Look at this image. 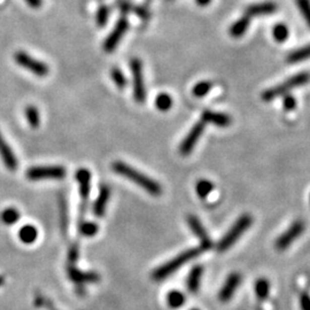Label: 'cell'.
<instances>
[{"label": "cell", "mask_w": 310, "mask_h": 310, "mask_svg": "<svg viewBox=\"0 0 310 310\" xmlns=\"http://www.w3.org/2000/svg\"><path fill=\"white\" fill-rule=\"evenodd\" d=\"M111 169L118 173L119 176L124 177V178L131 180L132 183L138 185L139 188L145 190L148 194L153 197H159L162 194V186H161L158 181L150 178V177L145 175V173L136 170L131 165L122 162V161H116L111 164Z\"/></svg>", "instance_id": "cell-1"}, {"label": "cell", "mask_w": 310, "mask_h": 310, "mask_svg": "<svg viewBox=\"0 0 310 310\" xmlns=\"http://www.w3.org/2000/svg\"><path fill=\"white\" fill-rule=\"evenodd\" d=\"M201 247H194L191 250H188L183 252V253L177 255L175 259L170 260V261L164 263L163 266L159 267L158 269H155L152 274V278L154 280H163L165 278H168L169 276L172 275L173 272H176L178 269L184 266L185 263H188L191 260L196 259L197 256H199L201 254Z\"/></svg>", "instance_id": "cell-2"}, {"label": "cell", "mask_w": 310, "mask_h": 310, "mask_svg": "<svg viewBox=\"0 0 310 310\" xmlns=\"http://www.w3.org/2000/svg\"><path fill=\"white\" fill-rule=\"evenodd\" d=\"M310 81V74L309 73H300L296 74L291 78H288V80L285 81L282 84L274 86V88L269 89L267 91H264L262 93V99L264 101H271L274 100V99L278 98L280 96H284V94H286L289 91L299 88V86L305 85L307 83H309Z\"/></svg>", "instance_id": "cell-3"}, {"label": "cell", "mask_w": 310, "mask_h": 310, "mask_svg": "<svg viewBox=\"0 0 310 310\" xmlns=\"http://www.w3.org/2000/svg\"><path fill=\"white\" fill-rule=\"evenodd\" d=\"M252 222H253V218L248 214L242 215L241 217H239L237 222L231 226V229L227 231L226 234L221 239L220 242L217 243V251L225 252L229 250L231 246L234 245V243L238 241V239L248 230V227L252 225Z\"/></svg>", "instance_id": "cell-4"}, {"label": "cell", "mask_w": 310, "mask_h": 310, "mask_svg": "<svg viewBox=\"0 0 310 310\" xmlns=\"http://www.w3.org/2000/svg\"><path fill=\"white\" fill-rule=\"evenodd\" d=\"M130 70L134 81V98L138 103H144L146 100V88H145L143 62L138 57H134L130 61Z\"/></svg>", "instance_id": "cell-5"}, {"label": "cell", "mask_w": 310, "mask_h": 310, "mask_svg": "<svg viewBox=\"0 0 310 310\" xmlns=\"http://www.w3.org/2000/svg\"><path fill=\"white\" fill-rule=\"evenodd\" d=\"M14 60L16 61L20 67L29 70V72L34 74V75L38 77H45L48 75L49 68L45 62L40 61L38 59H35L34 56L28 54L27 52L18 51L14 54Z\"/></svg>", "instance_id": "cell-6"}, {"label": "cell", "mask_w": 310, "mask_h": 310, "mask_svg": "<svg viewBox=\"0 0 310 310\" xmlns=\"http://www.w3.org/2000/svg\"><path fill=\"white\" fill-rule=\"evenodd\" d=\"M67 175L66 168L61 165H47V167H34L27 171V177L30 180L44 179H64Z\"/></svg>", "instance_id": "cell-7"}, {"label": "cell", "mask_w": 310, "mask_h": 310, "mask_svg": "<svg viewBox=\"0 0 310 310\" xmlns=\"http://www.w3.org/2000/svg\"><path fill=\"white\" fill-rule=\"evenodd\" d=\"M128 28H129V21H128L126 16H122L117 21L116 24H115L114 29L111 30L106 40L103 41V51L107 53L113 52L117 47L119 41L122 40V37L126 35Z\"/></svg>", "instance_id": "cell-8"}, {"label": "cell", "mask_w": 310, "mask_h": 310, "mask_svg": "<svg viewBox=\"0 0 310 310\" xmlns=\"http://www.w3.org/2000/svg\"><path fill=\"white\" fill-rule=\"evenodd\" d=\"M303 231L304 223L302 221H295L282 235H279L275 243L276 248L278 251L287 250V248L303 233Z\"/></svg>", "instance_id": "cell-9"}, {"label": "cell", "mask_w": 310, "mask_h": 310, "mask_svg": "<svg viewBox=\"0 0 310 310\" xmlns=\"http://www.w3.org/2000/svg\"><path fill=\"white\" fill-rule=\"evenodd\" d=\"M205 129V122H199L194 124L191 131L186 135V137L183 139V142L179 145V153L181 155H189L196 147L197 143L199 142L202 132Z\"/></svg>", "instance_id": "cell-10"}, {"label": "cell", "mask_w": 310, "mask_h": 310, "mask_svg": "<svg viewBox=\"0 0 310 310\" xmlns=\"http://www.w3.org/2000/svg\"><path fill=\"white\" fill-rule=\"evenodd\" d=\"M188 224L191 227L192 232L197 235L198 239L200 240V247L201 250H209L212 247V240H210L208 233H207V230L205 229V226L202 225V223L200 220L193 215H190L188 216Z\"/></svg>", "instance_id": "cell-11"}, {"label": "cell", "mask_w": 310, "mask_h": 310, "mask_svg": "<svg viewBox=\"0 0 310 310\" xmlns=\"http://www.w3.org/2000/svg\"><path fill=\"white\" fill-rule=\"evenodd\" d=\"M241 282V276L234 272V274H231L227 277L224 285H223L220 294H218V299H220L222 302H227L231 297L233 296V294L237 291V288L239 287Z\"/></svg>", "instance_id": "cell-12"}, {"label": "cell", "mask_w": 310, "mask_h": 310, "mask_svg": "<svg viewBox=\"0 0 310 310\" xmlns=\"http://www.w3.org/2000/svg\"><path fill=\"white\" fill-rule=\"evenodd\" d=\"M0 158L8 170L15 171L18 169V159H16L14 152L12 151L5 138L3 137L2 132H0Z\"/></svg>", "instance_id": "cell-13"}, {"label": "cell", "mask_w": 310, "mask_h": 310, "mask_svg": "<svg viewBox=\"0 0 310 310\" xmlns=\"http://www.w3.org/2000/svg\"><path fill=\"white\" fill-rule=\"evenodd\" d=\"M69 278L76 284H85V283H96L99 282V275L94 272H83L78 270L77 268L70 266L68 268Z\"/></svg>", "instance_id": "cell-14"}, {"label": "cell", "mask_w": 310, "mask_h": 310, "mask_svg": "<svg viewBox=\"0 0 310 310\" xmlns=\"http://www.w3.org/2000/svg\"><path fill=\"white\" fill-rule=\"evenodd\" d=\"M277 11V4L272 2H264L259 4H253L246 8V15L250 18L260 15L274 14Z\"/></svg>", "instance_id": "cell-15"}, {"label": "cell", "mask_w": 310, "mask_h": 310, "mask_svg": "<svg viewBox=\"0 0 310 310\" xmlns=\"http://www.w3.org/2000/svg\"><path fill=\"white\" fill-rule=\"evenodd\" d=\"M76 180L80 185V193L83 200V204H86L90 196V189H91V172L86 169H80L76 172Z\"/></svg>", "instance_id": "cell-16"}, {"label": "cell", "mask_w": 310, "mask_h": 310, "mask_svg": "<svg viewBox=\"0 0 310 310\" xmlns=\"http://www.w3.org/2000/svg\"><path fill=\"white\" fill-rule=\"evenodd\" d=\"M109 198H110V189L106 185L101 186L99 196L93 205V214L96 215L97 217H102L103 215H105Z\"/></svg>", "instance_id": "cell-17"}, {"label": "cell", "mask_w": 310, "mask_h": 310, "mask_svg": "<svg viewBox=\"0 0 310 310\" xmlns=\"http://www.w3.org/2000/svg\"><path fill=\"white\" fill-rule=\"evenodd\" d=\"M202 122L212 123L214 126L224 128L229 127L231 124V117L229 115L223 114V113H215L212 110H205L201 115Z\"/></svg>", "instance_id": "cell-18"}, {"label": "cell", "mask_w": 310, "mask_h": 310, "mask_svg": "<svg viewBox=\"0 0 310 310\" xmlns=\"http://www.w3.org/2000/svg\"><path fill=\"white\" fill-rule=\"evenodd\" d=\"M202 272H204V269H202L201 266L194 267L192 270L190 271L186 285H188V289L191 293H196L199 291Z\"/></svg>", "instance_id": "cell-19"}, {"label": "cell", "mask_w": 310, "mask_h": 310, "mask_svg": "<svg viewBox=\"0 0 310 310\" xmlns=\"http://www.w3.org/2000/svg\"><path fill=\"white\" fill-rule=\"evenodd\" d=\"M251 18L250 16H242V18L239 19L237 22H234L232 26L230 28V35L234 37V38H239L242 35L246 34L248 27H250Z\"/></svg>", "instance_id": "cell-20"}, {"label": "cell", "mask_w": 310, "mask_h": 310, "mask_svg": "<svg viewBox=\"0 0 310 310\" xmlns=\"http://www.w3.org/2000/svg\"><path fill=\"white\" fill-rule=\"evenodd\" d=\"M37 237H38V231L32 225H24L19 231L20 240L23 243H27V245L35 242Z\"/></svg>", "instance_id": "cell-21"}, {"label": "cell", "mask_w": 310, "mask_h": 310, "mask_svg": "<svg viewBox=\"0 0 310 310\" xmlns=\"http://www.w3.org/2000/svg\"><path fill=\"white\" fill-rule=\"evenodd\" d=\"M185 302V296L181 292L179 291H171L168 293L167 295V303L170 308L177 309L183 307V304Z\"/></svg>", "instance_id": "cell-22"}, {"label": "cell", "mask_w": 310, "mask_h": 310, "mask_svg": "<svg viewBox=\"0 0 310 310\" xmlns=\"http://www.w3.org/2000/svg\"><path fill=\"white\" fill-rule=\"evenodd\" d=\"M307 59H310V45H307V46L292 52L291 54L288 55L287 61L291 62V64H295V62H300Z\"/></svg>", "instance_id": "cell-23"}, {"label": "cell", "mask_w": 310, "mask_h": 310, "mask_svg": "<svg viewBox=\"0 0 310 310\" xmlns=\"http://www.w3.org/2000/svg\"><path fill=\"white\" fill-rule=\"evenodd\" d=\"M26 117L31 128H38L40 124L39 111L35 106H28L26 108Z\"/></svg>", "instance_id": "cell-24"}, {"label": "cell", "mask_w": 310, "mask_h": 310, "mask_svg": "<svg viewBox=\"0 0 310 310\" xmlns=\"http://www.w3.org/2000/svg\"><path fill=\"white\" fill-rule=\"evenodd\" d=\"M155 106L161 111H168L172 107V98L168 93H160L155 99Z\"/></svg>", "instance_id": "cell-25"}, {"label": "cell", "mask_w": 310, "mask_h": 310, "mask_svg": "<svg viewBox=\"0 0 310 310\" xmlns=\"http://www.w3.org/2000/svg\"><path fill=\"white\" fill-rule=\"evenodd\" d=\"M213 189H214L213 183L207 179H200L196 185V191L198 193V196L202 198V199L208 197L210 192L213 191Z\"/></svg>", "instance_id": "cell-26"}, {"label": "cell", "mask_w": 310, "mask_h": 310, "mask_svg": "<svg viewBox=\"0 0 310 310\" xmlns=\"http://www.w3.org/2000/svg\"><path fill=\"white\" fill-rule=\"evenodd\" d=\"M110 77H111V80H113L114 84L116 85L118 89L122 90L124 88H127L128 80H127V77L124 76V74H123L122 70L119 69V68L114 67L113 69H111Z\"/></svg>", "instance_id": "cell-27"}, {"label": "cell", "mask_w": 310, "mask_h": 310, "mask_svg": "<svg viewBox=\"0 0 310 310\" xmlns=\"http://www.w3.org/2000/svg\"><path fill=\"white\" fill-rule=\"evenodd\" d=\"M20 218V213L15 208H7L2 213V221L7 225H13Z\"/></svg>", "instance_id": "cell-28"}, {"label": "cell", "mask_w": 310, "mask_h": 310, "mask_svg": "<svg viewBox=\"0 0 310 310\" xmlns=\"http://www.w3.org/2000/svg\"><path fill=\"white\" fill-rule=\"evenodd\" d=\"M269 289H270V285L267 279H259L255 284V293L256 296L259 297L260 300L267 299L269 295Z\"/></svg>", "instance_id": "cell-29"}, {"label": "cell", "mask_w": 310, "mask_h": 310, "mask_svg": "<svg viewBox=\"0 0 310 310\" xmlns=\"http://www.w3.org/2000/svg\"><path fill=\"white\" fill-rule=\"evenodd\" d=\"M213 88L212 82H200L193 88V96L197 98H202L207 96L210 92V90Z\"/></svg>", "instance_id": "cell-30"}, {"label": "cell", "mask_w": 310, "mask_h": 310, "mask_svg": "<svg viewBox=\"0 0 310 310\" xmlns=\"http://www.w3.org/2000/svg\"><path fill=\"white\" fill-rule=\"evenodd\" d=\"M272 34H274V37L277 41L283 43V41H285L288 38L289 31H288V28L285 26V24L278 23L275 26L274 30H272Z\"/></svg>", "instance_id": "cell-31"}, {"label": "cell", "mask_w": 310, "mask_h": 310, "mask_svg": "<svg viewBox=\"0 0 310 310\" xmlns=\"http://www.w3.org/2000/svg\"><path fill=\"white\" fill-rule=\"evenodd\" d=\"M108 18H109V8H108V6L101 5L100 7L98 8L97 14H96L97 24L100 28H102L103 26H106L107 22H108Z\"/></svg>", "instance_id": "cell-32"}, {"label": "cell", "mask_w": 310, "mask_h": 310, "mask_svg": "<svg viewBox=\"0 0 310 310\" xmlns=\"http://www.w3.org/2000/svg\"><path fill=\"white\" fill-rule=\"evenodd\" d=\"M98 225L93 222H82L80 226L81 233L84 237H93L98 233Z\"/></svg>", "instance_id": "cell-33"}, {"label": "cell", "mask_w": 310, "mask_h": 310, "mask_svg": "<svg viewBox=\"0 0 310 310\" xmlns=\"http://www.w3.org/2000/svg\"><path fill=\"white\" fill-rule=\"evenodd\" d=\"M296 6L310 27V0H296Z\"/></svg>", "instance_id": "cell-34"}, {"label": "cell", "mask_w": 310, "mask_h": 310, "mask_svg": "<svg viewBox=\"0 0 310 310\" xmlns=\"http://www.w3.org/2000/svg\"><path fill=\"white\" fill-rule=\"evenodd\" d=\"M132 11L135 12V14L138 16V18L140 20L143 21H148L151 19V13L150 11L146 10L145 7H142V6H134V8H132Z\"/></svg>", "instance_id": "cell-35"}, {"label": "cell", "mask_w": 310, "mask_h": 310, "mask_svg": "<svg viewBox=\"0 0 310 310\" xmlns=\"http://www.w3.org/2000/svg\"><path fill=\"white\" fill-rule=\"evenodd\" d=\"M283 106H284V108L286 109L287 111L294 109V108H295V106H296V101H295L294 97L291 96V94H289V96L285 97V98H284Z\"/></svg>", "instance_id": "cell-36"}, {"label": "cell", "mask_w": 310, "mask_h": 310, "mask_svg": "<svg viewBox=\"0 0 310 310\" xmlns=\"http://www.w3.org/2000/svg\"><path fill=\"white\" fill-rule=\"evenodd\" d=\"M300 307L301 310H310V295L303 293L300 296Z\"/></svg>", "instance_id": "cell-37"}, {"label": "cell", "mask_w": 310, "mask_h": 310, "mask_svg": "<svg viewBox=\"0 0 310 310\" xmlns=\"http://www.w3.org/2000/svg\"><path fill=\"white\" fill-rule=\"evenodd\" d=\"M118 8H119V11H121L122 14H128L129 12L132 11L134 6H132L130 3L124 2V0H122V2L118 3Z\"/></svg>", "instance_id": "cell-38"}, {"label": "cell", "mask_w": 310, "mask_h": 310, "mask_svg": "<svg viewBox=\"0 0 310 310\" xmlns=\"http://www.w3.org/2000/svg\"><path fill=\"white\" fill-rule=\"evenodd\" d=\"M78 255H80V251H78V248L76 246H73L72 248H70L69 253H68V260L69 262H76L77 259H78Z\"/></svg>", "instance_id": "cell-39"}, {"label": "cell", "mask_w": 310, "mask_h": 310, "mask_svg": "<svg viewBox=\"0 0 310 310\" xmlns=\"http://www.w3.org/2000/svg\"><path fill=\"white\" fill-rule=\"evenodd\" d=\"M26 3L32 8H39L43 5V0H26Z\"/></svg>", "instance_id": "cell-40"}, {"label": "cell", "mask_w": 310, "mask_h": 310, "mask_svg": "<svg viewBox=\"0 0 310 310\" xmlns=\"http://www.w3.org/2000/svg\"><path fill=\"white\" fill-rule=\"evenodd\" d=\"M196 3L199 6H207V5H209L210 3H212V0H196Z\"/></svg>", "instance_id": "cell-41"}, {"label": "cell", "mask_w": 310, "mask_h": 310, "mask_svg": "<svg viewBox=\"0 0 310 310\" xmlns=\"http://www.w3.org/2000/svg\"><path fill=\"white\" fill-rule=\"evenodd\" d=\"M4 283H5V278L3 276H0V286H3Z\"/></svg>", "instance_id": "cell-42"}, {"label": "cell", "mask_w": 310, "mask_h": 310, "mask_svg": "<svg viewBox=\"0 0 310 310\" xmlns=\"http://www.w3.org/2000/svg\"><path fill=\"white\" fill-rule=\"evenodd\" d=\"M192 310H199V309H192Z\"/></svg>", "instance_id": "cell-43"}]
</instances>
